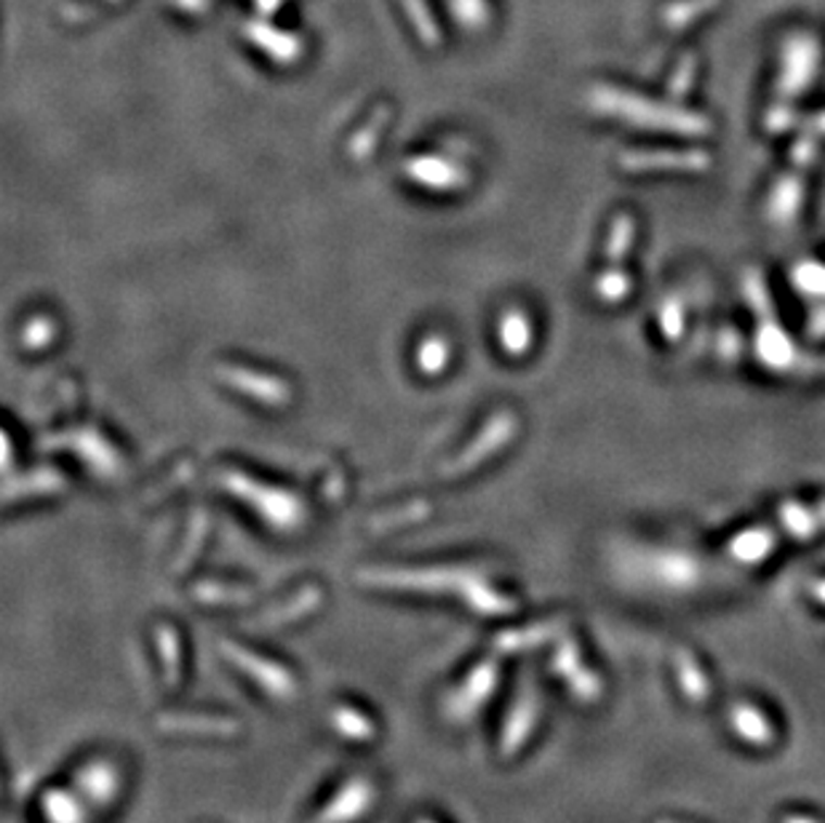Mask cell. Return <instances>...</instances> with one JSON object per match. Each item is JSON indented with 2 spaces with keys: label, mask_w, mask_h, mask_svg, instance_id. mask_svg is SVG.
Returning <instances> with one entry per match:
<instances>
[{
  "label": "cell",
  "mask_w": 825,
  "mask_h": 823,
  "mask_svg": "<svg viewBox=\"0 0 825 823\" xmlns=\"http://www.w3.org/2000/svg\"><path fill=\"white\" fill-rule=\"evenodd\" d=\"M633 233H636V228H633V219L627 217V214H620V217L614 219V225H612V233H609V243H607L609 263H614V265L623 263V257L633 243Z\"/></svg>",
  "instance_id": "obj_12"
},
{
  "label": "cell",
  "mask_w": 825,
  "mask_h": 823,
  "mask_svg": "<svg viewBox=\"0 0 825 823\" xmlns=\"http://www.w3.org/2000/svg\"><path fill=\"white\" fill-rule=\"evenodd\" d=\"M554 669L569 682V687H572V693L578 695L580 700L601 698V693H604L601 680L585 669L583 660H580L578 647H574V642H563V645L559 647V653H556V660H554Z\"/></svg>",
  "instance_id": "obj_5"
},
{
  "label": "cell",
  "mask_w": 825,
  "mask_h": 823,
  "mask_svg": "<svg viewBox=\"0 0 825 823\" xmlns=\"http://www.w3.org/2000/svg\"><path fill=\"white\" fill-rule=\"evenodd\" d=\"M591 104H594L598 113L614 115V118L644 126V129H662L687 137L711 135V121L702 118V115L687 113V110L676 107V104H660L652 100H644V97L627 94V91L609 89V86L594 89Z\"/></svg>",
  "instance_id": "obj_1"
},
{
  "label": "cell",
  "mask_w": 825,
  "mask_h": 823,
  "mask_svg": "<svg viewBox=\"0 0 825 823\" xmlns=\"http://www.w3.org/2000/svg\"><path fill=\"white\" fill-rule=\"evenodd\" d=\"M676 676L678 685H682V693L687 695L693 704H706L711 698V680H708L706 671L700 669V663L695 660L693 653L678 650L676 653Z\"/></svg>",
  "instance_id": "obj_9"
},
{
  "label": "cell",
  "mask_w": 825,
  "mask_h": 823,
  "mask_svg": "<svg viewBox=\"0 0 825 823\" xmlns=\"http://www.w3.org/2000/svg\"><path fill=\"white\" fill-rule=\"evenodd\" d=\"M777 546V537L772 535L770 530L764 527H757V530H746L732 541L729 554L735 556L737 561H746V565H759L761 559L772 554Z\"/></svg>",
  "instance_id": "obj_10"
},
{
  "label": "cell",
  "mask_w": 825,
  "mask_h": 823,
  "mask_svg": "<svg viewBox=\"0 0 825 823\" xmlns=\"http://www.w3.org/2000/svg\"><path fill=\"white\" fill-rule=\"evenodd\" d=\"M719 3H722V0H676V3H671L665 9L662 22H665L671 30H684V27L693 25L695 20L711 14Z\"/></svg>",
  "instance_id": "obj_11"
},
{
  "label": "cell",
  "mask_w": 825,
  "mask_h": 823,
  "mask_svg": "<svg viewBox=\"0 0 825 823\" xmlns=\"http://www.w3.org/2000/svg\"><path fill=\"white\" fill-rule=\"evenodd\" d=\"M791 124H794V113L788 107H775V110H770V115H766V126H770V131H786Z\"/></svg>",
  "instance_id": "obj_19"
},
{
  "label": "cell",
  "mask_w": 825,
  "mask_h": 823,
  "mask_svg": "<svg viewBox=\"0 0 825 823\" xmlns=\"http://www.w3.org/2000/svg\"><path fill=\"white\" fill-rule=\"evenodd\" d=\"M817 67H821V46L817 38L810 33H794L783 46L780 60V78H777V91L783 100L804 94L807 86L815 80Z\"/></svg>",
  "instance_id": "obj_2"
},
{
  "label": "cell",
  "mask_w": 825,
  "mask_h": 823,
  "mask_svg": "<svg viewBox=\"0 0 825 823\" xmlns=\"http://www.w3.org/2000/svg\"><path fill=\"white\" fill-rule=\"evenodd\" d=\"M529 321L521 313H513V316H505L503 321V343L508 351L513 353H521L526 351V343H529Z\"/></svg>",
  "instance_id": "obj_15"
},
{
  "label": "cell",
  "mask_w": 825,
  "mask_h": 823,
  "mask_svg": "<svg viewBox=\"0 0 825 823\" xmlns=\"http://www.w3.org/2000/svg\"><path fill=\"white\" fill-rule=\"evenodd\" d=\"M812 594H815L817 599H821L823 605H825V578H821V581L812 583Z\"/></svg>",
  "instance_id": "obj_21"
},
{
  "label": "cell",
  "mask_w": 825,
  "mask_h": 823,
  "mask_svg": "<svg viewBox=\"0 0 825 823\" xmlns=\"http://www.w3.org/2000/svg\"><path fill=\"white\" fill-rule=\"evenodd\" d=\"M695 56H684L682 62H678L676 73H673V78L668 80V94L673 97V100H682V97L689 94V89H693V80H695Z\"/></svg>",
  "instance_id": "obj_17"
},
{
  "label": "cell",
  "mask_w": 825,
  "mask_h": 823,
  "mask_svg": "<svg viewBox=\"0 0 825 823\" xmlns=\"http://www.w3.org/2000/svg\"><path fill=\"white\" fill-rule=\"evenodd\" d=\"M815 155H817V144H815V139H812V137H801L799 142L794 144V150H791V161H794L796 166H799V169L810 166L812 161H815Z\"/></svg>",
  "instance_id": "obj_18"
},
{
  "label": "cell",
  "mask_w": 825,
  "mask_h": 823,
  "mask_svg": "<svg viewBox=\"0 0 825 823\" xmlns=\"http://www.w3.org/2000/svg\"><path fill=\"white\" fill-rule=\"evenodd\" d=\"M780 823H821L817 819H810V815H799V813H791V815H783Z\"/></svg>",
  "instance_id": "obj_20"
},
{
  "label": "cell",
  "mask_w": 825,
  "mask_h": 823,
  "mask_svg": "<svg viewBox=\"0 0 825 823\" xmlns=\"http://www.w3.org/2000/svg\"><path fill=\"white\" fill-rule=\"evenodd\" d=\"M759 318H761V324L757 329V340H753L759 362L764 364L766 369H772V372L799 375L801 364H804V353L796 351L794 340H788V334L783 332L780 324L775 321L772 311L761 313Z\"/></svg>",
  "instance_id": "obj_3"
},
{
  "label": "cell",
  "mask_w": 825,
  "mask_h": 823,
  "mask_svg": "<svg viewBox=\"0 0 825 823\" xmlns=\"http://www.w3.org/2000/svg\"><path fill=\"white\" fill-rule=\"evenodd\" d=\"M620 166L627 172H702L711 166V159L702 150H627Z\"/></svg>",
  "instance_id": "obj_4"
},
{
  "label": "cell",
  "mask_w": 825,
  "mask_h": 823,
  "mask_svg": "<svg viewBox=\"0 0 825 823\" xmlns=\"http://www.w3.org/2000/svg\"><path fill=\"white\" fill-rule=\"evenodd\" d=\"M801 201H804V182L799 174L780 179L777 188L772 190L770 204H766V219H772L775 225H791L799 214Z\"/></svg>",
  "instance_id": "obj_7"
},
{
  "label": "cell",
  "mask_w": 825,
  "mask_h": 823,
  "mask_svg": "<svg viewBox=\"0 0 825 823\" xmlns=\"http://www.w3.org/2000/svg\"><path fill=\"white\" fill-rule=\"evenodd\" d=\"M794 283L804 294H812V297H825V265L799 263L794 270Z\"/></svg>",
  "instance_id": "obj_13"
},
{
  "label": "cell",
  "mask_w": 825,
  "mask_h": 823,
  "mask_svg": "<svg viewBox=\"0 0 825 823\" xmlns=\"http://www.w3.org/2000/svg\"><path fill=\"white\" fill-rule=\"evenodd\" d=\"M780 524L796 541H810L812 535L825 530V501L817 508H807L801 503H786L780 508Z\"/></svg>",
  "instance_id": "obj_8"
},
{
  "label": "cell",
  "mask_w": 825,
  "mask_h": 823,
  "mask_svg": "<svg viewBox=\"0 0 825 823\" xmlns=\"http://www.w3.org/2000/svg\"><path fill=\"white\" fill-rule=\"evenodd\" d=\"M729 722H732V727H735V733L740 735L746 744L759 746V749L775 744V738H777L775 724H772L770 717H766L761 709H757L753 704H735L732 706Z\"/></svg>",
  "instance_id": "obj_6"
},
{
  "label": "cell",
  "mask_w": 825,
  "mask_h": 823,
  "mask_svg": "<svg viewBox=\"0 0 825 823\" xmlns=\"http://www.w3.org/2000/svg\"><path fill=\"white\" fill-rule=\"evenodd\" d=\"M660 329L671 343H676L684 332V308L678 300H668L660 308Z\"/></svg>",
  "instance_id": "obj_16"
},
{
  "label": "cell",
  "mask_w": 825,
  "mask_h": 823,
  "mask_svg": "<svg viewBox=\"0 0 825 823\" xmlns=\"http://www.w3.org/2000/svg\"><path fill=\"white\" fill-rule=\"evenodd\" d=\"M627 292H631V276L623 274V270H607L596 281V294L607 303H618Z\"/></svg>",
  "instance_id": "obj_14"
},
{
  "label": "cell",
  "mask_w": 825,
  "mask_h": 823,
  "mask_svg": "<svg viewBox=\"0 0 825 823\" xmlns=\"http://www.w3.org/2000/svg\"><path fill=\"white\" fill-rule=\"evenodd\" d=\"M815 126H817V129H821L823 135H825V113L817 115V118H815Z\"/></svg>",
  "instance_id": "obj_22"
},
{
  "label": "cell",
  "mask_w": 825,
  "mask_h": 823,
  "mask_svg": "<svg viewBox=\"0 0 825 823\" xmlns=\"http://www.w3.org/2000/svg\"><path fill=\"white\" fill-rule=\"evenodd\" d=\"M660 823H673V821H660Z\"/></svg>",
  "instance_id": "obj_23"
}]
</instances>
